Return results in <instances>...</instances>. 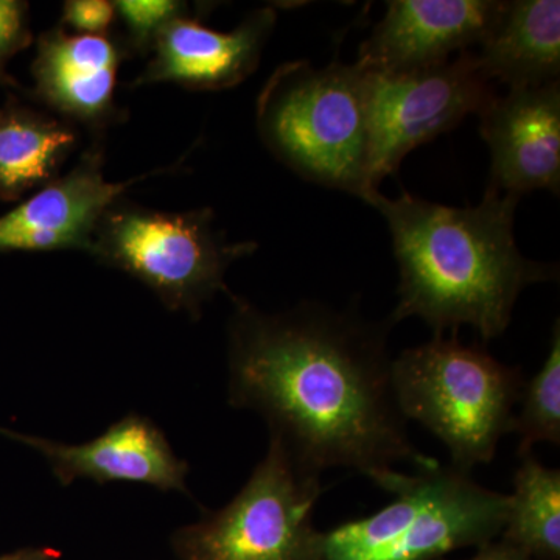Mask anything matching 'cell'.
I'll return each mask as SVG.
<instances>
[{"instance_id":"10","label":"cell","mask_w":560,"mask_h":560,"mask_svg":"<svg viewBox=\"0 0 560 560\" xmlns=\"http://www.w3.org/2000/svg\"><path fill=\"white\" fill-rule=\"evenodd\" d=\"M480 117L490 150V189L517 197L537 189L559 194V81L495 95Z\"/></svg>"},{"instance_id":"11","label":"cell","mask_w":560,"mask_h":560,"mask_svg":"<svg viewBox=\"0 0 560 560\" xmlns=\"http://www.w3.org/2000/svg\"><path fill=\"white\" fill-rule=\"evenodd\" d=\"M3 433L43 455L62 486L77 480L98 485L136 482L160 490L187 492L189 466L173 452L164 433L142 416H127L101 436L83 444H65L16 431L5 430Z\"/></svg>"},{"instance_id":"22","label":"cell","mask_w":560,"mask_h":560,"mask_svg":"<svg viewBox=\"0 0 560 560\" xmlns=\"http://www.w3.org/2000/svg\"><path fill=\"white\" fill-rule=\"evenodd\" d=\"M445 560V559H440ZM467 560H533L522 552L517 550V548L512 547V545L506 544V541L497 539L493 541H489V544L482 545V547L478 548L477 555L474 558Z\"/></svg>"},{"instance_id":"14","label":"cell","mask_w":560,"mask_h":560,"mask_svg":"<svg viewBox=\"0 0 560 560\" xmlns=\"http://www.w3.org/2000/svg\"><path fill=\"white\" fill-rule=\"evenodd\" d=\"M120 60L119 46L106 35L44 33L32 68L36 92L66 117L102 125L114 113Z\"/></svg>"},{"instance_id":"1","label":"cell","mask_w":560,"mask_h":560,"mask_svg":"<svg viewBox=\"0 0 560 560\" xmlns=\"http://www.w3.org/2000/svg\"><path fill=\"white\" fill-rule=\"evenodd\" d=\"M228 394L257 412L301 469L342 467L372 481L401 463L425 466L394 397L389 318L304 302L265 313L231 296Z\"/></svg>"},{"instance_id":"8","label":"cell","mask_w":560,"mask_h":560,"mask_svg":"<svg viewBox=\"0 0 560 560\" xmlns=\"http://www.w3.org/2000/svg\"><path fill=\"white\" fill-rule=\"evenodd\" d=\"M493 97L492 80L474 51L411 72H368L371 189L378 191L411 150L452 130L467 114H480Z\"/></svg>"},{"instance_id":"9","label":"cell","mask_w":560,"mask_h":560,"mask_svg":"<svg viewBox=\"0 0 560 560\" xmlns=\"http://www.w3.org/2000/svg\"><path fill=\"white\" fill-rule=\"evenodd\" d=\"M385 18L360 47L357 65L366 72L433 68L482 39L499 20L497 0H393Z\"/></svg>"},{"instance_id":"19","label":"cell","mask_w":560,"mask_h":560,"mask_svg":"<svg viewBox=\"0 0 560 560\" xmlns=\"http://www.w3.org/2000/svg\"><path fill=\"white\" fill-rule=\"evenodd\" d=\"M136 50L151 49L162 28L184 16L186 3L175 0H117L114 2Z\"/></svg>"},{"instance_id":"15","label":"cell","mask_w":560,"mask_h":560,"mask_svg":"<svg viewBox=\"0 0 560 560\" xmlns=\"http://www.w3.org/2000/svg\"><path fill=\"white\" fill-rule=\"evenodd\" d=\"M477 54L489 80L510 90L555 83L560 72L559 0L504 2Z\"/></svg>"},{"instance_id":"16","label":"cell","mask_w":560,"mask_h":560,"mask_svg":"<svg viewBox=\"0 0 560 560\" xmlns=\"http://www.w3.org/2000/svg\"><path fill=\"white\" fill-rule=\"evenodd\" d=\"M77 135L62 121L27 113H0V197L14 200L57 176Z\"/></svg>"},{"instance_id":"4","label":"cell","mask_w":560,"mask_h":560,"mask_svg":"<svg viewBox=\"0 0 560 560\" xmlns=\"http://www.w3.org/2000/svg\"><path fill=\"white\" fill-rule=\"evenodd\" d=\"M396 500L370 517L323 533L324 560H440L499 539L510 495L436 459L416 474L390 470L374 481Z\"/></svg>"},{"instance_id":"23","label":"cell","mask_w":560,"mask_h":560,"mask_svg":"<svg viewBox=\"0 0 560 560\" xmlns=\"http://www.w3.org/2000/svg\"><path fill=\"white\" fill-rule=\"evenodd\" d=\"M0 560H58V555L50 550H21L2 556Z\"/></svg>"},{"instance_id":"6","label":"cell","mask_w":560,"mask_h":560,"mask_svg":"<svg viewBox=\"0 0 560 560\" xmlns=\"http://www.w3.org/2000/svg\"><path fill=\"white\" fill-rule=\"evenodd\" d=\"M256 249L254 242H228L210 209L161 212L116 202L90 253L149 287L165 307L200 316L206 302L228 291V268Z\"/></svg>"},{"instance_id":"7","label":"cell","mask_w":560,"mask_h":560,"mask_svg":"<svg viewBox=\"0 0 560 560\" xmlns=\"http://www.w3.org/2000/svg\"><path fill=\"white\" fill-rule=\"evenodd\" d=\"M320 493V475L270 441L231 503L176 533V551L183 560H324L312 518Z\"/></svg>"},{"instance_id":"5","label":"cell","mask_w":560,"mask_h":560,"mask_svg":"<svg viewBox=\"0 0 560 560\" xmlns=\"http://www.w3.org/2000/svg\"><path fill=\"white\" fill-rule=\"evenodd\" d=\"M390 381L401 416L444 442L452 466L469 474L490 463L511 433L526 383L521 368L464 345L456 331L404 350L393 359Z\"/></svg>"},{"instance_id":"20","label":"cell","mask_w":560,"mask_h":560,"mask_svg":"<svg viewBox=\"0 0 560 560\" xmlns=\"http://www.w3.org/2000/svg\"><path fill=\"white\" fill-rule=\"evenodd\" d=\"M61 20L75 33L105 35L116 20V9L108 0H69L62 7Z\"/></svg>"},{"instance_id":"2","label":"cell","mask_w":560,"mask_h":560,"mask_svg":"<svg viewBox=\"0 0 560 560\" xmlns=\"http://www.w3.org/2000/svg\"><path fill=\"white\" fill-rule=\"evenodd\" d=\"M517 195L488 189L480 205H438L401 191H381L370 205L388 221L399 265V304L393 324L419 318L434 335L474 327L482 340L510 326L515 302L526 287L547 282L558 268L526 259L515 245Z\"/></svg>"},{"instance_id":"3","label":"cell","mask_w":560,"mask_h":560,"mask_svg":"<svg viewBox=\"0 0 560 560\" xmlns=\"http://www.w3.org/2000/svg\"><path fill=\"white\" fill-rule=\"evenodd\" d=\"M267 149L301 178L370 202L368 72L359 65L279 66L257 101Z\"/></svg>"},{"instance_id":"21","label":"cell","mask_w":560,"mask_h":560,"mask_svg":"<svg viewBox=\"0 0 560 560\" xmlns=\"http://www.w3.org/2000/svg\"><path fill=\"white\" fill-rule=\"evenodd\" d=\"M25 13L27 3L0 0V70L9 58L31 43Z\"/></svg>"},{"instance_id":"12","label":"cell","mask_w":560,"mask_h":560,"mask_svg":"<svg viewBox=\"0 0 560 560\" xmlns=\"http://www.w3.org/2000/svg\"><path fill=\"white\" fill-rule=\"evenodd\" d=\"M160 172L109 183L103 175V156L88 151L79 164L55 178L21 206L0 217V249H81L90 253L98 223L139 179Z\"/></svg>"},{"instance_id":"13","label":"cell","mask_w":560,"mask_h":560,"mask_svg":"<svg viewBox=\"0 0 560 560\" xmlns=\"http://www.w3.org/2000/svg\"><path fill=\"white\" fill-rule=\"evenodd\" d=\"M276 18L270 7L256 10L232 32L176 18L154 39V57L136 84L175 83L195 91L237 86L259 66Z\"/></svg>"},{"instance_id":"17","label":"cell","mask_w":560,"mask_h":560,"mask_svg":"<svg viewBox=\"0 0 560 560\" xmlns=\"http://www.w3.org/2000/svg\"><path fill=\"white\" fill-rule=\"evenodd\" d=\"M521 459L499 539L533 560H560V470L544 466L533 452Z\"/></svg>"},{"instance_id":"18","label":"cell","mask_w":560,"mask_h":560,"mask_svg":"<svg viewBox=\"0 0 560 560\" xmlns=\"http://www.w3.org/2000/svg\"><path fill=\"white\" fill-rule=\"evenodd\" d=\"M522 410L514 416L512 433L518 436V456L540 442L560 444V326L556 320L550 352L539 372L525 383Z\"/></svg>"}]
</instances>
